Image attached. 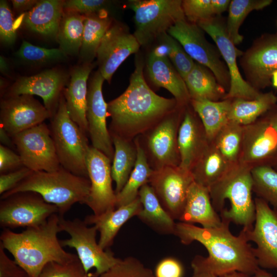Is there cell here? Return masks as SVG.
<instances>
[{"label": "cell", "mask_w": 277, "mask_h": 277, "mask_svg": "<svg viewBox=\"0 0 277 277\" xmlns=\"http://www.w3.org/2000/svg\"><path fill=\"white\" fill-rule=\"evenodd\" d=\"M38 277H90L78 258L64 263L56 262L45 265Z\"/></svg>", "instance_id": "f6af8a7d"}, {"label": "cell", "mask_w": 277, "mask_h": 277, "mask_svg": "<svg viewBox=\"0 0 277 277\" xmlns=\"http://www.w3.org/2000/svg\"><path fill=\"white\" fill-rule=\"evenodd\" d=\"M239 163L250 169L263 166L274 167L277 163V131L261 116L244 126Z\"/></svg>", "instance_id": "e0dca14e"}, {"label": "cell", "mask_w": 277, "mask_h": 277, "mask_svg": "<svg viewBox=\"0 0 277 277\" xmlns=\"http://www.w3.org/2000/svg\"><path fill=\"white\" fill-rule=\"evenodd\" d=\"M0 69L1 73L7 74L9 72V66L6 59L2 56H0Z\"/></svg>", "instance_id": "6f0895ef"}, {"label": "cell", "mask_w": 277, "mask_h": 277, "mask_svg": "<svg viewBox=\"0 0 277 277\" xmlns=\"http://www.w3.org/2000/svg\"><path fill=\"white\" fill-rule=\"evenodd\" d=\"M97 277H155L153 271L138 259L128 256L119 260Z\"/></svg>", "instance_id": "ee69618b"}, {"label": "cell", "mask_w": 277, "mask_h": 277, "mask_svg": "<svg viewBox=\"0 0 277 277\" xmlns=\"http://www.w3.org/2000/svg\"><path fill=\"white\" fill-rule=\"evenodd\" d=\"M114 147L111 176L115 183L116 195L120 192L132 171L137 160V148L133 140L110 133Z\"/></svg>", "instance_id": "1f68e13d"}, {"label": "cell", "mask_w": 277, "mask_h": 277, "mask_svg": "<svg viewBox=\"0 0 277 277\" xmlns=\"http://www.w3.org/2000/svg\"><path fill=\"white\" fill-rule=\"evenodd\" d=\"M275 170H277V163L276 164V165H275V166L273 167Z\"/></svg>", "instance_id": "6125c7cd"}, {"label": "cell", "mask_w": 277, "mask_h": 277, "mask_svg": "<svg viewBox=\"0 0 277 277\" xmlns=\"http://www.w3.org/2000/svg\"><path fill=\"white\" fill-rule=\"evenodd\" d=\"M16 38L11 10L7 2L0 1V39L6 45L13 44Z\"/></svg>", "instance_id": "bcb514c9"}, {"label": "cell", "mask_w": 277, "mask_h": 277, "mask_svg": "<svg viewBox=\"0 0 277 277\" xmlns=\"http://www.w3.org/2000/svg\"><path fill=\"white\" fill-rule=\"evenodd\" d=\"M219 277H255L254 275H249L238 271H233Z\"/></svg>", "instance_id": "680465c9"}, {"label": "cell", "mask_w": 277, "mask_h": 277, "mask_svg": "<svg viewBox=\"0 0 277 277\" xmlns=\"http://www.w3.org/2000/svg\"><path fill=\"white\" fill-rule=\"evenodd\" d=\"M59 225L62 231L66 232L70 238L60 241L63 247L73 248L85 271L92 269L95 272L90 275L97 277L119 261L110 251L102 249L96 241L97 228L89 226L84 221L75 218L72 220L59 216Z\"/></svg>", "instance_id": "9c48e42d"}, {"label": "cell", "mask_w": 277, "mask_h": 277, "mask_svg": "<svg viewBox=\"0 0 277 277\" xmlns=\"http://www.w3.org/2000/svg\"><path fill=\"white\" fill-rule=\"evenodd\" d=\"M209 142L200 118L189 104L185 107L178 131L179 166L190 171Z\"/></svg>", "instance_id": "603a6c76"}, {"label": "cell", "mask_w": 277, "mask_h": 277, "mask_svg": "<svg viewBox=\"0 0 277 277\" xmlns=\"http://www.w3.org/2000/svg\"><path fill=\"white\" fill-rule=\"evenodd\" d=\"M179 221L191 224L198 223L207 228L221 224V217L212 205L208 189L195 182L191 184Z\"/></svg>", "instance_id": "484cf974"}, {"label": "cell", "mask_w": 277, "mask_h": 277, "mask_svg": "<svg viewBox=\"0 0 277 277\" xmlns=\"http://www.w3.org/2000/svg\"><path fill=\"white\" fill-rule=\"evenodd\" d=\"M0 108V127L11 137L51 118L45 106L29 94L4 97Z\"/></svg>", "instance_id": "44dd1931"}, {"label": "cell", "mask_w": 277, "mask_h": 277, "mask_svg": "<svg viewBox=\"0 0 277 277\" xmlns=\"http://www.w3.org/2000/svg\"><path fill=\"white\" fill-rule=\"evenodd\" d=\"M69 79L70 74L62 69H47L33 75L19 77L7 89L4 97L37 95L43 99L44 105L52 118L56 112Z\"/></svg>", "instance_id": "ac0fdd59"}, {"label": "cell", "mask_w": 277, "mask_h": 277, "mask_svg": "<svg viewBox=\"0 0 277 277\" xmlns=\"http://www.w3.org/2000/svg\"><path fill=\"white\" fill-rule=\"evenodd\" d=\"M143 208L139 197L131 203L99 216L94 214L86 216L84 220L88 225H94L100 233L98 241L101 247L105 250L111 246L123 225L129 220L137 216Z\"/></svg>", "instance_id": "4316f807"}, {"label": "cell", "mask_w": 277, "mask_h": 277, "mask_svg": "<svg viewBox=\"0 0 277 277\" xmlns=\"http://www.w3.org/2000/svg\"><path fill=\"white\" fill-rule=\"evenodd\" d=\"M8 133L1 127H0V140L3 145L6 147L12 146L14 145L12 139Z\"/></svg>", "instance_id": "9f6ffc18"}, {"label": "cell", "mask_w": 277, "mask_h": 277, "mask_svg": "<svg viewBox=\"0 0 277 277\" xmlns=\"http://www.w3.org/2000/svg\"><path fill=\"white\" fill-rule=\"evenodd\" d=\"M147 71L151 83L172 94L180 106L190 104V98L185 81L168 58L156 49L150 53Z\"/></svg>", "instance_id": "cb8c5ba5"}, {"label": "cell", "mask_w": 277, "mask_h": 277, "mask_svg": "<svg viewBox=\"0 0 277 277\" xmlns=\"http://www.w3.org/2000/svg\"><path fill=\"white\" fill-rule=\"evenodd\" d=\"M0 244V277H29L26 271L11 259Z\"/></svg>", "instance_id": "f907efd6"}, {"label": "cell", "mask_w": 277, "mask_h": 277, "mask_svg": "<svg viewBox=\"0 0 277 277\" xmlns=\"http://www.w3.org/2000/svg\"><path fill=\"white\" fill-rule=\"evenodd\" d=\"M246 81L255 90L271 85L272 74L277 71V32L266 33L255 39L239 60Z\"/></svg>", "instance_id": "5bb4252c"}, {"label": "cell", "mask_w": 277, "mask_h": 277, "mask_svg": "<svg viewBox=\"0 0 277 277\" xmlns=\"http://www.w3.org/2000/svg\"><path fill=\"white\" fill-rule=\"evenodd\" d=\"M106 11L85 15L82 44L79 55L83 63H92L101 42L112 25Z\"/></svg>", "instance_id": "e575fe53"}, {"label": "cell", "mask_w": 277, "mask_h": 277, "mask_svg": "<svg viewBox=\"0 0 277 277\" xmlns=\"http://www.w3.org/2000/svg\"><path fill=\"white\" fill-rule=\"evenodd\" d=\"M110 4L104 0H68L65 1L64 9L87 15L106 11Z\"/></svg>", "instance_id": "7dc6e473"}, {"label": "cell", "mask_w": 277, "mask_h": 277, "mask_svg": "<svg viewBox=\"0 0 277 277\" xmlns=\"http://www.w3.org/2000/svg\"><path fill=\"white\" fill-rule=\"evenodd\" d=\"M50 129L61 167L78 176L88 178L86 158L90 146L86 135L71 118L64 95Z\"/></svg>", "instance_id": "8992f818"}, {"label": "cell", "mask_w": 277, "mask_h": 277, "mask_svg": "<svg viewBox=\"0 0 277 277\" xmlns=\"http://www.w3.org/2000/svg\"><path fill=\"white\" fill-rule=\"evenodd\" d=\"M24 167L21 156L9 147L0 145L1 174L12 171ZM25 167V166H24Z\"/></svg>", "instance_id": "816d5d0a"}, {"label": "cell", "mask_w": 277, "mask_h": 277, "mask_svg": "<svg viewBox=\"0 0 277 277\" xmlns=\"http://www.w3.org/2000/svg\"><path fill=\"white\" fill-rule=\"evenodd\" d=\"M253 192L277 211V170L269 166L251 169Z\"/></svg>", "instance_id": "ab89813d"}, {"label": "cell", "mask_w": 277, "mask_h": 277, "mask_svg": "<svg viewBox=\"0 0 277 277\" xmlns=\"http://www.w3.org/2000/svg\"><path fill=\"white\" fill-rule=\"evenodd\" d=\"M138 197L142 209L137 217L158 234H174L176 223L163 208L148 184L140 190Z\"/></svg>", "instance_id": "f1b7e54d"}, {"label": "cell", "mask_w": 277, "mask_h": 277, "mask_svg": "<svg viewBox=\"0 0 277 277\" xmlns=\"http://www.w3.org/2000/svg\"><path fill=\"white\" fill-rule=\"evenodd\" d=\"M221 220L220 226L208 228L180 222L176 224L174 235L184 245L194 241L202 244L208 252L206 262L217 276L233 271L254 275L260 267L253 247L242 231L234 235L229 229L230 222Z\"/></svg>", "instance_id": "7a4b0ae2"}, {"label": "cell", "mask_w": 277, "mask_h": 277, "mask_svg": "<svg viewBox=\"0 0 277 277\" xmlns=\"http://www.w3.org/2000/svg\"><path fill=\"white\" fill-rule=\"evenodd\" d=\"M243 130L244 126L229 121L211 141L231 164L239 162Z\"/></svg>", "instance_id": "f35d334b"}, {"label": "cell", "mask_w": 277, "mask_h": 277, "mask_svg": "<svg viewBox=\"0 0 277 277\" xmlns=\"http://www.w3.org/2000/svg\"><path fill=\"white\" fill-rule=\"evenodd\" d=\"M251 171L240 163L232 164L209 189L212 205L220 216L244 229H252L255 220Z\"/></svg>", "instance_id": "277c9868"}, {"label": "cell", "mask_w": 277, "mask_h": 277, "mask_svg": "<svg viewBox=\"0 0 277 277\" xmlns=\"http://www.w3.org/2000/svg\"><path fill=\"white\" fill-rule=\"evenodd\" d=\"M193 182L190 171L180 166H168L153 170L148 184L163 208L174 220H179Z\"/></svg>", "instance_id": "9a60e30c"}, {"label": "cell", "mask_w": 277, "mask_h": 277, "mask_svg": "<svg viewBox=\"0 0 277 277\" xmlns=\"http://www.w3.org/2000/svg\"><path fill=\"white\" fill-rule=\"evenodd\" d=\"M11 137L24 166L32 171L53 172L61 168L50 128L45 123Z\"/></svg>", "instance_id": "4fadbf2b"}, {"label": "cell", "mask_w": 277, "mask_h": 277, "mask_svg": "<svg viewBox=\"0 0 277 277\" xmlns=\"http://www.w3.org/2000/svg\"><path fill=\"white\" fill-rule=\"evenodd\" d=\"M232 165L223 156L214 144L210 141L190 171L194 182L209 189Z\"/></svg>", "instance_id": "f546056e"}, {"label": "cell", "mask_w": 277, "mask_h": 277, "mask_svg": "<svg viewBox=\"0 0 277 277\" xmlns=\"http://www.w3.org/2000/svg\"><path fill=\"white\" fill-rule=\"evenodd\" d=\"M134 141L137 148L136 162L125 185L116 195V208L126 205L137 198L140 189L144 185L148 184L153 171L137 138L135 137Z\"/></svg>", "instance_id": "8d00e7d4"}, {"label": "cell", "mask_w": 277, "mask_h": 277, "mask_svg": "<svg viewBox=\"0 0 277 277\" xmlns=\"http://www.w3.org/2000/svg\"><path fill=\"white\" fill-rule=\"evenodd\" d=\"M254 276L255 277H273L271 274L262 269L261 268L256 272Z\"/></svg>", "instance_id": "91938a15"}, {"label": "cell", "mask_w": 277, "mask_h": 277, "mask_svg": "<svg viewBox=\"0 0 277 277\" xmlns=\"http://www.w3.org/2000/svg\"><path fill=\"white\" fill-rule=\"evenodd\" d=\"M197 25L213 40L228 68L230 84L224 99L252 100L258 97L262 92L250 86L240 73L237 58L243 51L238 49L229 37L225 19L221 15L216 16Z\"/></svg>", "instance_id": "7c38bea8"}, {"label": "cell", "mask_w": 277, "mask_h": 277, "mask_svg": "<svg viewBox=\"0 0 277 277\" xmlns=\"http://www.w3.org/2000/svg\"><path fill=\"white\" fill-rule=\"evenodd\" d=\"M157 41L160 47L156 49L165 54L184 79L193 68L195 62L186 52L180 43L166 33Z\"/></svg>", "instance_id": "b9f144b4"}, {"label": "cell", "mask_w": 277, "mask_h": 277, "mask_svg": "<svg viewBox=\"0 0 277 277\" xmlns=\"http://www.w3.org/2000/svg\"><path fill=\"white\" fill-rule=\"evenodd\" d=\"M255 220L251 229L241 231L249 242L256 245L253 248L260 267L277 270V211L265 201L255 197Z\"/></svg>", "instance_id": "2e32d148"}, {"label": "cell", "mask_w": 277, "mask_h": 277, "mask_svg": "<svg viewBox=\"0 0 277 277\" xmlns=\"http://www.w3.org/2000/svg\"><path fill=\"white\" fill-rule=\"evenodd\" d=\"M16 56L23 63L33 65L43 66L64 61L67 56L60 48L48 49L34 46L23 41Z\"/></svg>", "instance_id": "7bdbcfd3"}, {"label": "cell", "mask_w": 277, "mask_h": 277, "mask_svg": "<svg viewBox=\"0 0 277 277\" xmlns=\"http://www.w3.org/2000/svg\"><path fill=\"white\" fill-rule=\"evenodd\" d=\"M14 9L18 12L30 11L37 3L38 0H12Z\"/></svg>", "instance_id": "db71d44e"}, {"label": "cell", "mask_w": 277, "mask_h": 277, "mask_svg": "<svg viewBox=\"0 0 277 277\" xmlns=\"http://www.w3.org/2000/svg\"><path fill=\"white\" fill-rule=\"evenodd\" d=\"M105 81L100 71L91 77L87 95L86 119L92 146L103 152L111 162L114 147L107 126V103L104 100L102 86Z\"/></svg>", "instance_id": "ffe728a7"}, {"label": "cell", "mask_w": 277, "mask_h": 277, "mask_svg": "<svg viewBox=\"0 0 277 277\" xmlns=\"http://www.w3.org/2000/svg\"><path fill=\"white\" fill-rule=\"evenodd\" d=\"M277 103V95L273 91L261 92L252 100L232 99L229 120L243 126L256 121Z\"/></svg>", "instance_id": "836d02e7"}, {"label": "cell", "mask_w": 277, "mask_h": 277, "mask_svg": "<svg viewBox=\"0 0 277 277\" xmlns=\"http://www.w3.org/2000/svg\"><path fill=\"white\" fill-rule=\"evenodd\" d=\"M111 161L103 152L90 146L86 158L90 190L86 203L99 216L114 210L116 196L112 186Z\"/></svg>", "instance_id": "d6986e66"}, {"label": "cell", "mask_w": 277, "mask_h": 277, "mask_svg": "<svg viewBox=\"0 0 277 277\" xmlns=\"http://www.w3.org/2000/svg\"><path fill=\"white\" fill-rule=\"evenodd\" d=\"M143 69V61L137 59L126 90L107 103L110 133L133 140L180 106L174 98L160 96L149 87Z\"/></svg>", "instance_id": "6da1fadb"}, {"label": "cell", "mask_w": 277, "mask_h": 277, "mask_svg": "<svg viewBox=\"0 0 277 277\" xmlns=\"http://www.w3.org/2000/svg\"><path fill=\"white\" fill-rule=\"evenodd\" d=\"M186 107L179 106L152 128L136 137L153 170L180 165L177 135Z\"/></svg>", "instance_id": "ba28073f"}, {"label": "cell", "mask_w": 277, "mask_h": 277, "mask_svg": "<svg viewBox=\"0 0 277 277\" xmlns=\"http://www.w3.org/2000/svg\"><path fill=\"white\" fill-rule=\"evenodd\" d=\"M271 85L277 89V71L274 72L272 75Z\"/></svg>", "instance_id": "94428289"}, {"label": "cell", "mask_w": 277, "mask_h": 277, "mask_svg": "<svg viewBox=\"0 0 277 277\" xmlns=\"http://www.w3.org/2000/svg\"><path fill=\"white\" fill-rule=\"evenodd\" d=\"M261 116L268 121L277 131V103Z\"/></svg>", "instance_id": "11a10c76"}, {"label": "cell", "mask_w": 277, "mask_h": 277, "mask_svg": "<svg viewBox=\"0 0 277 277\" xmlns=\"http://www.w3.org/2000/svg\"><path fill=\"white\" fill-rule=\"evenodd\" d=\"M90 190L88 178L61 167L53 172L32 171L16 186L1 195V199L20 192H35L46 202L55 205L58 215L64 216L74 204L86 205Z\"/></svg>", "instance_id": "5b68a950"}, {"label": "cell", "mask_w": 277, "mask_h": 277, "mask_svg": "<svg viewBox=\"0 0 277 277\" xmlns=\"http://www.w3.org/2000/svg\"><path fill=\"white\" fill-rule=\"evenodd\" d=\"M232 99L219 101L191 100L190 106L199 116L209 141L229 121V112Z\"/></svg>", "instance_id": "d6a6232c"}, {"label": "cell", "mask_w": 277, "mask_h": 277, "mask_svg": "<svg viewBox=\"0 0 277 277\" xmlns=\"http://www.w3.org/2000/svg\"><path fill=\"white\" fill-rule=\"evenodd\" d=\"M192 269L191 277H218L208 266L205 257L195 255L191 263Z\"/></svg>", "instance_id": "f5cc1de1"}, {"label": "cell", "mask_w": 277, "mask_h": 277, "mask_svg": "<svg viewBox=\"0 0 277 277\" xmlns=\"http://www.w3.org/2000/svg\"><path fill=\"white\" fill-rule=\"evenodd\" d=\"M204 32L198 25L185 19L177 22L167 33L194 61L209 69L228 92L230 84L228 68L217 48L207 40Z\"/></svg>", "instance_id": "30bf717a"}, {"label": "cell", "mask_w": 277, "mask_h": 277, "mask_svg": "<svg viewBox=\"0 0 277 277\" xmlns=\"http://www.w3.org/2000/svg\"><path fill=\"white\" fill-rule=\"evenodd\" d=\"M272 3V0L230 1L226 27L229 37L235 46L243 42V36L239 33V29L247 15L254 10L267 7Z\"/></svg>", "instance_id": "74e56055"}, {"label": "cell", "mask_w": 277, "mask_h": 277, "mask_svg": "<svg viewBox=\"0 0 277 277\" xmlns=\"http://www.w3.org/2000/svg\"><path fill=\"white\" fill-rule=\"evenodd\" d=\"M63 0H39L25 13L23 24L29 30L42 36L56 38L64 11Z\"/></svg>", "instance_id": "83f0119b"}, {"label": "cell", "mask_w": 277, "mask_h": 277, "mask_svg": "<svg viewBox=\"0 0 277 277\" xmlns=\"http://www.w3.org/2000/svg\"><path fill=\"white\" fill-rule=\"evenodd\" d=\"M61 231L59 215L55 213L44 224L27 228L19 233L4 229L0 236V244L12 255L15 262L29 277H38L48 263H64L78 257L63 249L57 239V234Z\"/></svg>", "instance_id": "3957f363"}, {"label": "cell", "mask_w": 277, "mask_h": 277, "mask_svg": "<svg viewBox=\"0 0 277 277\" xmlns=\"http://www.w3.org/2000/svg\"><path fill=\"white\" fill-rule=\"evenodd\" d=\"M230 3L229 0H184L182 8L186 19L197 24L221 15L228 9Z\"/></svg>", "instance_id": "60d3db41"}, {"label": "cell", "mask_w": 277, "mask_h": 277, "mask_svg": "<svg viewBox=\"0 0 277 277\" xmlns=\"http://www.w3.org/2000/svg\"><path fill=\"white\" fill-rule=\"evenodd\" d=\"M32 172V170L24 166L15 170L1 174V195L14 188L20 182L29 175Z\"/></svg>", "instance_id": "681fc988"}, {"label": "cell", "mask_w": 277, "mask_h": 277, "mask_svg": "<svg viewBox=\"0 0 277 277\" xmlns=\"http://www.w3.org/2000/svg\"><path fill=\"white\" fill-rule=\"evenodd\" d=\"M57 207L37 193L24 191L1 199L0 225L4 229L34 227L44 224Z\"/></svg>", "instance_id": "8fae6325"}, {"label": "cell", "mask_w": 277, "mask_h": 277, "mask_svg": "<svg viewBox=\"0 0 277 277\" xmlns=\"http://www.w3.org/2000/svg\"><path fill=\"white\" fill-rule=\"evenodd\" d=\"M128 6L134 13L133 35L141 46L150 45L186 19L181 0H131Z\"/></svg>", "instance_id": "52a82bcc"}, {"label": "cell", "mask_w": 277, "mask_h": 277, "mask_svg": "<svg viewBox=\"0 0 277 277\" xmlns=\"http://www.w3.org/2000/svg\"><path fill=\"white\" fill-rule=\"evenodd\" d=\"M141 45L134 35L121 24H112L103 36L97 50L98 71L110 83L120 66L130 55L137 52Z\"/></svg>", "instance_id": "7402d4cb"}, {"label": "cell", "mask_w": 277, "mask_h": 277, "mask_svg": "<svg viewBox=\"0 0 277 277\" xmlns=\"http://www.w3.org/2000/svg\"><path fill=\"white\" fill-rule=\"evenodd\" d=\"M184 267L177 259L167 257L160 261L154 272L155 277H183Z\"/></svg>", "instance_id": "c3c4849f"}, {"label": "cell", "mask_w": 277, "mask_h": 277, "mask_svg": "<svg viewBox=\"0 0 277 277\" xmlns=\"http://www.w3.org/2000/svg\"><path fill=\"white\" fill-rule=\"evenodd\" d=\"M191 100L219 101L227 92L217 82L213 73L206 67L195 62L184 78Z\"/></svg>", "instance_id": "4dcf8cb0"}, {"label": "cell", "mask_w": 277, "mask_h": 277, "mask_svg": "<svg viewBox=\"0 0 277 277\" xmlns=\"http://www.w3.org/2000/svg\"><path fill=\"white\" fill-rule=\"evenodd\" d=\"M93 68L92 63H83L73 67L63 92L70 117L86 134L88 133L86 115L87 80Z\"/></svg>", "instance_id": "d4e9b609"}, {"label": "cell", "mask_w": 277, "mask_h": 277, "mask_svg": "<svg viewBox=\"0 0 277 277\" xmlns=\"http://www.w3.org/2000/svg\"><path fill=\"white\" fill-rule=\"evenodd\" d=\"M85 15L64 9L56 39L67 55H79L82 44Z\"/></svg>", "instance_id": "d590c367"}]
</instances>
